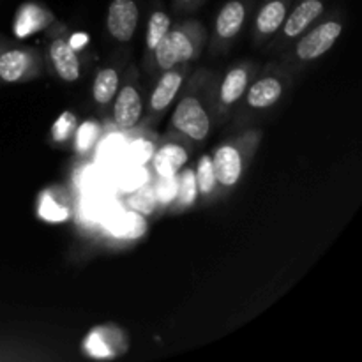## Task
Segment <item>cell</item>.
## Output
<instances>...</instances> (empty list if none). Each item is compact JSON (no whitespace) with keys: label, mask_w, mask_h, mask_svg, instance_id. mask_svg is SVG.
Masks as SVG:
<instances>
[{"label":"cell","mask_w":362,"mask_h":362,"mask_svg":"<svg viewBox=\"0 0 362 362\" xmlns=\"http://www.w3.org/2000/svg\"><path fill=\"white\" fill-rule=\"evenodd\" d=\"M172 124L177 131L197 141L207 138L209 129H211L207 112L202 106V103L197 98H191V95L184 98L177 105L172 117Z\"/></svg>","instance_id":"6da1fadb"},{"label":"cell","mask_w":362,"mask_h":362,"mask_svg":"<svg viewBox=\"0 0 362 362\" xmlns=\"http://www.w3.org/2000/svg\"><path fill=\"white\" fill-rule=\"evenodd\" d=\"M343 27L338 21H325L320 27L311 30L306 37H303L297 45V55L303 60H313L327 53L338 41Z\"/></svg>","instance_id":"7a4b0ae2"},{"label":"cell","mask_w":362,"mask_h":362,"mask_svg":"<svg viewBox=\"0 0 362 362\" xmlns=\"http://www.w3.org/2000/svg\"><path fill=\"white\" fill-rule=\"evenodd\" d=\"M152 52L156 53V60H158L161 69H173L179 64L187 62L193 57V42L189 41L184 32H170L158 42Z\"/></svg>","instance_id":"3957f363"},{"label":"cell","mask_w":362,"mask_h":362,"mask_svg":"<svg viewBox=\"0 0 362 362\" xmlns=\"http://www.w3.org/2000/svg\"><path fill=\"white\" fill-rule=\"evenodd\" d=\"M106 25L117 41H129L138 25V7L133 0H113L108 7Z\"/></svg>","instance_id":"277c9868"},{"label":"cell","mask_w":362,"mask_h":362,"mask_svg":"<svg viewBox=\"0 0 362 362\" xmlns=\"http://www.w3.org/2000/svg\"><path fill=\"white\" fill-rule=\"evenodd\" d=\"M115 105H113V119L120 129H129V127L136 126L138 120L141 117V105L140 92L134 87L127 85L124 87L119 94H115Z\"/></svg>","instance_id":"5b68a950"},{"label":"cell","mask_w":362,"mask_h":362,"mask_svg":"<svg viewBox=\"0 0 362 362\" xmlns=\"http://www.w3.org/2000/svg\"><path fill=\"white\" fill-rule=\"evenodd\" d=\"M212 166H214V175L219 184L230 187L239 182L240 173H243V159L235 147L232 145L219 147L212 158Z\"/></svg>","instance_id":"8992f818"},{"label":"cell","mask_w":362,"mask_h":362,"mask_svg":"<svg viewBox=\"0 0 362 362\" xmlns=\"http://www.w3.org/2000/svg\"><path fill=\"white\" fill-rule=\"evenodd\" d=\"M49 57H52L57 74L64 81H74L80 78V60L69 42L64 39H55L49 46Z\"/></svg>","instance_id":"52a82bcc"},{"label":"cell","mask_w":362,"mask_h":362,"mask_svg":"<svg viewBox=\"0 0 362 362\" xmlns=\"http://www.w3.org/2000/svg\"><path fill=\"white\" fill-rule=\"evenodd\" d=\"M152 159L159 177H175L187 163V152L177 144H166L154 152Z\"/></svg>","instance_id":"ba28073f"},{"label":"cell","mask_w":362,"mask_h":362,"mask_svg":"<svg viewBox=\"0 0 362 362\" xmlns=\"http://www.w3.org/2000/svg\"><path fill=\"white\" fill-rule=\"evenodd\" d=\"M324 11V4L320 0H304L296 7L292 14L285 21V34L288 37H297L303 34Z\"/></svg>","instance_id":"9c48e42d"},{"label":"cell","mask_w":362,"mask_h":362,"mask_svg":"<svg viewBox=\"0 0 362 362\" xmlns=\"http://www.w3.org/2000/svg\"><path fill=\"white\" fill-rule=\"evenodd\" d=\"M180 85H182V74L177 73V71L166 69V73L163 74L161 80H159L158 85H156L154 92H152V98H151L152 110L161 112V110L168 108L170 103L175 99Z\"/></svg>","instance_id":"30bf717a"},{"label":"cell","mask_w":362,"mask_h":362,"mask_svg":"<svg viewBox=\"0 0 362 362\" xmlns=\"http://www.w3.org/2000/svg\"><path fill=\"white\" fill-rule=\"evenodd\" d=\"M30 66V57L23 49H11L0 55V80L7 83L20 81Z\"/></svg>","instance_id":"8fae6325"},{"label":"cell","mask_w":362,"mask_h":362,"mask_svg":"<svg viewBox=\"0 0 362 362\" xmlns=\"http://www.w3.org/2000/svg\"><path fill=\"white\" fill-rule=\"evenodd\" d=\"M244 18H246V9H244L243 4L235 2V0L226 4L221 13L218 14V20H216V32H218L219 37L228 39L239 34Z\"/></svg>","instance_id":"7c38bea8"},{"label":"cell","mask_w":362,"mask_h":362,"mask_svg":"<svg viewBox=\"0 0 362 362\" xmlns=\"http://www.w3.org/2000/svg\"><path fill=\"white\" fill-rule=\"evenodd\" d=\"M283 87L276 78H264L253 83L247 94V103L253 108H269L281 98Z\"/></svg>","instance_id":"4fadbf2b"},{"label":"cell","mask_w":362,"mask_h":362,"mask_svg":"<svg viewBox=\"0 0 362 362\" xmlns=\"http://www.w3.org/2000/svg\"><path fill=\"white\" fill-rule=\"evenodd\" d=\"M286 18V7L285 4L279 0H272V2L265 4L262 11L258 13L257 18V27L262 34H274Z\"/></svg>","instance_id":"5bb4252c"},{"label":"cell","mask_w":362,"mask_h":362,"mask_svg":"<svg viewBox=\"0 0 362 362\" xmlns=\"http://www.w3.org/2000/svg\"><path fill=\"white\" fill-rule=\"evenodd\" d=\"M247 87V73L243 67H235V69L230 71L225 76V81L221 85V92H219V98L225 105H233L235 101H239L240 95L246 92Z\"/></svg>","instance_id":"9a60e30c"},{"label":"cell","mask_w":362,"mask_h":362,"mask_svg":"<svg viewBox=\"0 0 362 362\" xmlns=\"http://www.w3.org/2000/svg\"><path fill=\"white\" fill-rule=\"evenodd\" d=\"M119 90V74L115 69H101L94 80L92 94L99 105H108Z\"/></svg>","instance_id":"2e32d148"},{"label":"cell","mask_w":362,"mask_h":362,"mask_svg":"<svg viewBox=\"0 0 362 362\" xmlns=\"http://www.w3.org/2000/svg\"><path fill=\"white\" fill-rule=\"evenodd\" d=\"M46 25V16L39 7L35 6H25L21 7L18 13L16 25H14V32L18 37H27V35L34 34L39 28Z\"/></svg>","instance_id":"e0dca14e"},{"label":"cell","mask_w":362,"mask_h":362,"mask_svg":"<svg viewBox=\"0 0 362 362\" xmlns=\"http://www.w3.org/2000/svg\"><path fill=\"white\" fill-rule=\"evenodd\" d=\"M110 221V228L117 237H140L145 230V219L138 212H122Z\"/></svg>","instance_id":"ac0fdd59"},{"label":"cell","mask_w":362,"mask_h":362,"mask_svg":"<svg viewBox=\"0 0 362 362\" xmlns=\"http://www.w3.org/2000/svg\"><path fill=\"white\" fill-rule=\"evenodd\" d=\"M127 205L133 209V212H138L141 216H148L156 211L158 198H156L154 189L147 184H141L140 187L134 189V193L127 198Z\"/></svg>","instance_id":"d6986e66"},{"label":"cell","mask_w":362,"mask_h":362,"mask_svg":"<svg viewBox=\"0 0 362 362\" xmlns=\"http://www.w3.org/2000/svg\"><path fill=\"white\" fill-rule=\"evenodd\" d=\"M85 349L94 357H112L115 356L113 349L117 346L112 343V334L106 336V329H98V331L90 332L88 339L85 341Z\"/></svg>","instance_id":"ffe728a7"},{"label":"cell","mask_w":362,"mask_h":362,"mask_svg":"<svg viewBox=\"0 0 362 362\" xmlns=\"http://www.w3.org/2000/svg\"><path fill=\"white\" fill-rule=\"evenodd\" d=\"M170 30V18L168 14H165L163 11H156L154 14L148 20L147 27V46L148 49H154L158 46V42L168 34Z\"/></svg>","instance_id":"44dd1931"},{"label":"cell","mask_w":362,"mask_h":362,"mask_svg":"<svg viewBox=\"0 0 362 362\" xmlns=\"http://www.w3.org/2000/svg\"><path fill=\"white\" fill-rule=\"evenodd\" d=\"M197 187L198 193L202 194H209L212 193L216 186V175H214V166H212V158L211 156H204V158L198 161V168H197Z\"/></svg>","instance_id":"7402d4cb"},{"label":"cell","mask_w":362,"mask_h":362,"mask_svg":"<svg viewBox=\"0 0 362 362\" xmlns=\"http://www.w3.org/2000/svg\"><path fill=\"white\" fill-rule=\"evenodd\" d=\"M198 194L197 179H194L193 170H184L182 175L179 179V187H177V202L180 207H187V205L194 204Z\"/></svg>","instance_id":"603a6c76"},{"label":"cell","mask_w":362,"mask_h":362,"mask_svg":"<svg viewBox=\"0 0 362 362\" xmlns=\"http://www.w3.org/2000/svg\"><path fill=\"white\" fill-rule=\"evenodd\" d=\"M156 152V147L152 141L148 140H136L133 141V144L127 147V161L131 163V165H140L144 166L145 163H148L152 159V156H154Z\"/></svg>","instance_id":"cb8c5ba5"},{"label":"cell","mask_w":362,"mask_h":362,"mask_svg":"<svg viewBox=\"0 0 362 362\" xmlns=\"http://www.w3.org/2000/svg\"><path fill=\"white\" fill-rule=\"evenodd\" d=\"M74 129H76V117H74V113L64 112L52 127L53 141H57V144L66 141L73 134Z\"/></svg>","instance_id":"d4e9b609"},{"label":"cell","mask_w":362,"mask_h":362,"mask_svg":"<svg viewBox=\"0 0 362 362\" xmlns=\"http://www.w3.org/2000/svg\"><path fill=\"white\" fill-rule=\"evenodd\" d=\"M99 136V124L95 120H87L76 131V147L80 152H87L95 144Z\"/></svg>","instance_id":"484cf974"},{"label":"cell","mask_w":362,"mask_h":362,"mask_svg":"<svg viewBox=\"0 0 362 362\" xmlns=\"http://www.w3.org/2000/svg\"><path fill=\"white\" fill-rule=\"evenodd\" d=\"M119 182L122 186V189L133 191L136 187H140L141 184H145V172L144 166L140 165H131L129 168L122 170L119 175Z\"/></svg>","instance_id":"4316f807"},{"label":"cell","mask_w":362,"mask_h":362,"mask_svg":"<svg viewBox=\"0 0 362 362\" xmlns=\"http://www.w3.org/2000/svg\"><path fill=\"white\" fill-rule=\"evenodd\" d=\"M159 182L158 186H156L154 193H156V198H158L159 202H163V204H170V202L173 200V198L177 197V187H179V179L175 177H159Z\"/></svg>","instance_id":"83f0119b"},{"label":"cell","mask_w":362,"mask_h":362,"mask_svg":"<svg viewBox=\"0 0 362 362\" xmlns=\"http://www.w3.org/2000/svg\"><path fill=\"white\" fill-rule=\"evenodd\" d=\"M41 216L48 221H60L67 216V211H64L53 198L45 197L41 202Z\"/></svg>","instance_id":"f1b7e54d"},{"label":"cell","mask_w":362,"mask_h":362,"mask_svg":"<svg viewBox=\"0 0 362 362\" xmlns=\"http://www.w3.org/2000/svg\"><path fill=\"white\" fill-rule=\"evenodd\" d=\"M83 42H85V35L81 34V35H74L73 42H69V45L73 46V48H74V46H78V45H83Z\"/></svg>","instance_id":"f546056e"},{"label":"cell","mask_w":362,"mask_h":362,"mask_svg":"<svg viewBox=\"0 0 362 362\" xmlns=\"http://www.w3.org/2000/svg\"><path fill=\"white\" fill-rule=\"evenodd\" d=\"M186 2H187V0H186Z\"/></svg>","instance_id":"4dcf8cb0"}]
</instances>
